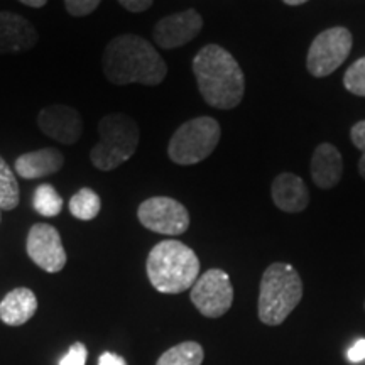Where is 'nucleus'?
Here are the masks:
<instances>
[{"label": "nucleus", "mask_w": 365, "mask_h": 365, "mask_svg": "<svg viewBox=\"0 0 365 365\" xmlns=\"http://www.w3.org/2000/svg\"><path fill=\"white\" fill-rule=\"evenodd\" d=\"M103 75L113 85L140 83L156 86L168 75V66L148 39L122 34L107 44L102 58Z\"/></svg>", "instance_id": "nucleus-1"}, {"label": "nucleus", "mask_w": 365, "mask_h": 365, "mask_svg": "<svg viewBox=\"0 0 365 365\" xmlns=\"http://www.w3.org/2000/svg\"><path fill=\"white\" fill-rule=\"evenodd\" d=\"M193 73L203 100L218 110H232L244 98V71L222 46L208 44L200 49L193 58Z\"/></svg>", "instance_id": "nucleus-2"}, {"label": "nucleus", "mask_w": 365, "mask_h": 365, "mask_svg": "<svg viewBox=\"0 0 365 365\" xmlns=\"http://www.w3.org/2000/svg\"><path fill=\"white\" fill-rule=\"evenodd\" d=\"M145 271L159 293L180 294L193 287L200 277V259L182 242L163 240L149 252Z\"/></svg>", "instance_id": "nucleus-3"}, {"label": "nucleus", "mask_w": 365, "mask_h": 365, "mask_svg": "<svg viewBox=\"0 0 365 365\" xmlns=\"http://www.w3.org/2000/svg\"><path fill=\"white\" fill-rule=\"evenodd\" d=\"M303 298L298 271L284 262H274L262 274L257 313L264 325L277 327L286 322Z\"/></svg>", "instance_id": "nucleus-4"}, {"label": "nucleus", "mask_w": 365, "mask_h": 365, "mask_svg": "<svg viewBox=\"0 0 365 365\" xmlns=\"http://www.w3.org/2000/svg\"><path fill=\"white\" fill-rule=\"evenodd\" d=\"M98 143L90 150V161L100 171H113L134 156L140 130L125 113H108L98 122Z\"/></svg>", "instance_id": "nucleus-5"}, {"label": "nucleus", "mask_w": 365, "mask_h": 365, "mask_svg": "<svg viewBox=\"0 0 365 365\" xmlns=\"http://www.w3.org/2000/svg\"><path fill=\"white\" fill-rule=\"evenodd\" d=\"M220 124L213 117L203 115L185 122L173 134L168 156L180 166H191L210 158L220 143Z\"/></svg>", "instance_id": "nucleus-6"}, {"label": "nucleus", "mask_w": 365, "mask_h": 365, "mask_svg": "<svg viewBox=\"0 0 365 365\" xmlns=\"http://www.w3.org/2000/svg\"><path fill=\"white\" fill-rule=\"evenodd\" d=\"M352 44V33L346 27H330L319 33L308 49V71L317 78H325L331 75L349 58Z\"/></svg>", "instance_id": "nucleus-7"}, {"label": "nucleus", "mask_w": 365, "mask_h": 365, "mask_svg": "<svg viewBox=\"0 0 365 365\" xmlns=\"http://www.w3.org/2000/svg\"><path fill=\"white\" fill-rule=\"evenodd\" d=\"M190 298L203 317L220 318L234 303V286L225 271L208 269L191 287Z\"/></svg>", "instance_id": "nucleus-8"}, {"label": "nucleus", "mask_w": 365, "mask_h": 365, "mask_svg": "<svg viewBox=\"0 0 365 365\" xmlns=\"http://www.w3.org/2000/svg\"><path fill=\"white\" fill-rule=\"evenodd\" d=\"M137 218L150 232L161 235H181L190 227V213L182 203L170 196H153L137 208Z\"/></svg>", "instance_id": "nucleus-9"}, {"label": "nucleus", "mask_w": 365, "mask_h": 365, "mask_svg": "<svg viewBox=\"0 0 365 365\" xmlns=\"http://www.w3.org/2000/svg\"><path fill=\"white\" fill-rule=\"evenodd\" d=\"M26 249L31 261L46 272H59L66 266L68 257L63 247L61 235L56 228L48 223H36L31 227Z\"/></svg>", "instance_id": "nucleus-10"}, {"label": "nucleus", "mask_w": 365, "mask_h": 365, "mask_svg": "<svg viewBox=\"0 0 365 365\" xmlns=\"http://www.w3.org/2000/svg\"><path fill=\"white\" fill-rule=\"evenodd\" d=\"M39 130L59 144L73 145L83 134V122L76 108L70 105L53 103L44 107L38 115Z\"/></svg>", "instance_id": "nucleus-11"}, {"label": "nucleus", "mask_w": 365, "mask_h": 365, "mask_svg": "<svg viewBox=\"0 0 365 365\" xmlns=\"http://www.w3.org/2000/svg\"><path fill=\"white\" fill-rule=\"evenodd\" d=\"M203 29V19L193 9L163 17L153 31L154 43L163 49H176L193 41Z\"/></svg>", "instance_id": "nucleus-12"}, {"label": "nucleus", "mask_w": 365, "mask_h": 365, "mask_svg": "<svg viewBox=\"0 0 365 365\" xmlns=\"http://www.w3.org/2000/svg\"><path fill=\"white\" fill-rule=\"evenodd\" d=\"M38 41V31L26 17L14 12H0V54L26 53Z\"/></svg>", "instance_id": "nucleus-13"}, {"label": "nucleus", "mask_w": 365, "mask_h": 365, "mask_svg": "<svg viewBox=\"0 0 365 365\" xmlns=\"http://www.w3.org/2000/svg\"><path fill=\"white\" fill-rule=\"evenodd\" d=\"M271 196L274 205L286 213H299L309 205L307 182L293 173H281L274 178Z\"/></svg>", "instance_id": "nucleus-14"}, {"label": "nucleus", "mask_w": 365, "mask_h": 365, "mask_svg": "<svg viewBox=\"0 0 365 365\" xmlns=\"http://www.w3.org/2000/svg\"><path fill=\"white\" fill-rule=\"evenodd\" d=\"M63 164H65V156L61 150L46 148L17 158L14 164V173H17L24 180H39V178L56 175L58 171H61Z\"/></svg>", "instance_id": "nucleus-15"}, {"label": "nucleus", "mask_w": 365, "mask_h": 365, "mask_svg": "<svg viewBox=\"0 0 365 365\" xmlns=\"http://www.w3.org/2000/svg\"><path fill=\"white\" fill-rule=\"evenodd\" d=\"M344 175V159L339 149L330 143L319 144L312 158V178L319 190L336 186Z\"/></svg>", "instance_id": "nucleus-16"}, {"label": "nucleus", "mask_w": 365, "mask_h": 365, "mask_svg": "<svg viewBox=\"0 0 365 365\" xmlns=\"http://www.w3.org/2000/svg\"><path fill=\"white\" fill-rule=\"evenodd\" d=\"M38 309V298L29 287H16L0 301V319L9 327H19L29 322Z\"/></svg>", "instance_id": "nucleus-17"}, {"label": "nucleus", "mask_w": 365, "mask_h": 365, "mask_svg": "<svg viewBox=\"0 0 365 365\" xmlns=\"http://www.w3.org/2000/svg\"><path fill=\"white\" fill-rule=\"evenodd\" d=\"M205 359L203 346L196 341H182L166 350L156 365H202Z\"/></svg>", "instance_id": "nucleus-18"}, {"label": "nucleus", "mask_w": 365, "mask_h": 365, "mask_svg": "<svg viewBox=\"0 0 365 365\" xmlns=\"http://www.w3.org/2000/svg\"><path fill=\"white\" fill-rule=\"evenodd\" d=\"M102 210V200L91 188H81L71 196L70 212L78 220H93Z\"/></svg>", "instance_id": "nucleus-19"}, {"label": "nucleus", "mask_w": 365, "mask_h": 365, "mask_svg": "<svg viewBox=\"0 0 365 365\" xmlns=\"http://www.w3.org/2000/svg\"><path fill=\"white\" fill-rule=\"evenodd\" d=\"M21 191L16 173L0 156V210H14L19 207Z\"/></svg>", "instance_id": "nucleus-20"}, {"label": "nucleus", "mask_w": 365, "mask_h": 365, "mask_svg": "<svg viewBox=\"0 0 365 365\" xmlns=\"http://www.w3.org/2000/svg\"><path fill=\"white\" fill-rule=\"evenodd\" d=\"M34 210L43 217H58L63 210V198L51 185H39L33 198Z\"/></svg>", "instance_id": "nucleus-21"}, {"label": "nucleus", "mask_w": 365, "mask_h": 365, "mask_svg": "<svg viewBox=\"0 0 365 365\" xmlns=\"http://www.w3.org/2000/svg\"><path fill=\"white\" fill-rule=\"evenodd\" d=\"M344 85L350 93L365 97V56L352 63V66L345 71Z\"/></svg>", "instance_id": "nucleus-22"}, {"label": "nucleus", "mask_w": 365, "mask_h": 365, "mask_svg": "<svg viewBox=\"0 0 365 365\" xmlns=\"http://www.w3.org/2000/svg\"><path fill=\"white\" fill-rule=\"evenodd\" d=\"M350 139H352L355 148L362 153V158H360L359 161V173L365 180V120H360L352 127V130H350Z\"/></svg>", "instance_id": "nucleus-23"}, {"label": "nucleus", "mask_w": 365, "mask_h": 365, "mask_svg": "<svg viewBox=\"0 0 365 365\" xmlns=\"http://www.w3.org/2000/svg\"><path fill=\"white\" fill-rule=\"evenodd\" d=\"M102 0H65L66 12L73 17H85L100 6Z\"/></svg>", "instance_id": "nucleus-24"}, {"label": "nucleus", "mask_w": 365, "mask_h": 365, "mask_svg": "<svg viewBox=\"0 0 365 365\" xmlns=\"http://www.w3.org/2000/svg\"><path fill=\"white\" fill-rule=\"evenodd\" d=\"M86 357H88V352H86V346L80 341L73 344L68 350V354L61 359L59 365H85Z\"/></svg>", "instance_id": "nucleus-25"}, {"label": "nucleus", "mask_w": 365, "mask_h": 365, "mask_svg": "<svg viewBox=\"0 0 365 365\" xmlns=\"http://www.w3.org/2000/svg\"><path fill=\"white\" fill-rule=\"evenodd\" d=\"M153 2L154 0H118V4H120L125 11L134 12V14L148 11V9L153 6Z\"/></svg>", "instance_id": "nucleus-26"}, {"label": "nucleus", "mask_w": 365, "mask_h": 365, "mask_svg": "<svg viewBox=\"0 0 365 365\" xmlns=\"http://www.w3.org/2000/svg\"><path fill=\"white\" fill-rule=\"evenodd\" d=\"M349 360L354 364L365 360V339H360L352 345V349L349 350Z\"/></svg>", "instance_id": "nucleus-27"}, {"label": "nucleus", "mask_w": 365, "mask_h": 365, "mask_svg": "<svg viewBox=\"0 0 365 365\" xmlns=\"http://www.w3.org/2000/svg\"><path fill=\"white\" fill-rule=\"evenodd\" d=\"M98 365H127L125 359L112 352H103L98 359Z\"/></svg>", "instance_id": "nucleus-28"}, {"label": "nucleus", "mask_w": 365, "mask_h": 365, "mask_svg": "<svg viewBox=\"0 0 365 365\" xmlns=\"http://www.w3.org/2000/svg\"><path fill=\"white\" fill-rule=\"evenodd\" d=\"M19 2H22V4H24V6H27V7L39 9V7H44L48 0H19Z\"/></svg>", "instance_id": "nucleus-29"}, {"label": "nucleus", "mask_w": 365, "mask_h": 365, "mask_svg": "<svg viewBox=\"0 0 365 365\" xmlns=\"http://www.w3.org/2000/svg\"><path fill=\"white\" fill-rule=\"evenodd\" d=\"M282 2L287 4V6H301V4L308 2V0H282Z\"/></svg>", "instance_id": "nucleus-30"}, {"label": "nucleus", "mask_w": 365, "mask_h": 365, "mask_svg": "<svg viewBox=\"0 0 365 365\" xmlns=\"http://www.w3.org/2000/svg\"><path fill=\"white\" fill-rule=\"evenodd\" d=\"M364 307H365V304H364Z\"/></svg>", "instance_id": "nucleus-31"}]
</instances>
